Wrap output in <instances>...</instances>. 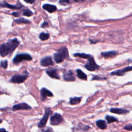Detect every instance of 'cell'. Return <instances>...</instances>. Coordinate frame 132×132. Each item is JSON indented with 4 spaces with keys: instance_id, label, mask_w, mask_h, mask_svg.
I'll use <instances>...</instances> for the list:
<instances>
[{
    "instance_id": "cell-19",
    "label": "cell",
    "mask_w": 132,
    "mask_h": 132,
    "mask_svg": "<svg viewBox=\"0 0 132 132\" xmlns=\"http://www.w3.org/2000/svg\"><path fill=\"white\" fill-rule=\"evenodd\" d=\"M82 97H70L69 100V103L71 105H77L80 103L81 102Z\"/></svg>"
},
{
    "instance_id": "cell-27",
    "label": "cell",
    "mask_w": 132,
    "mask_h": 132,
    "mask_svg": "<svg viewBox=\"0 0 132 132\" xmlns=\"http://www.w3.org/2000/svg\"><path fill=\"white\" fill-rule=\"evenodd\" d=\"M1 65L4 69H6L8 66V61L7 60H5L4 61H1Z\"/></svg>"
},
{
    "instance_id": "cell-21",
    "label": "cell",
    "mask_w": 132,
    "mask_h": 132,
    "mask_svg": "<svg viewBox=\"0 0 132 132\" xmlns=\"http://www.w3.org/2000/svg\"><path fill=\"white\" fill-rule=\"evenodd\" d=\"M105 118V119L106 120L108 124H110L111 123H113V122L118 121V119L116 118H115L113 116H109V115H106Z\"/></svg>"
},
{
    "instance_id": "cell-23",
    "label": "cell",
    "mask_w": 132,
    "mask_h": 132,
    "mask_svg": "<svg viewBox=\"0 0 132 132\" xmlns=\"http://www.w3.org/2000/svg\"><path fill=\"white\" fill-rule=\"evenodd\" d=\"M14 22L16 23V24H22V23H24V24H28V23H30V22L28 20H26V19H25L24 18H21L20 19H16L14 20Z\"/></svg>"
},
{
    "instance_id": "cell-8",
    "label": "cell",
    "mask_w": 132,
    "mask_h": 132,
    "mask_svg": "<svg viewBox=\"0 0 132 132\" xmlns=\"http://www.w3.org/2000/svg\"><path fill=\"white\" fill-rule=\"evenodd\" d=\"M40 96H41V100L42 101H45L47 97H53V94L52 92L48 90L47 89L45 88H42L40 90Z\"/></svg>"
},
{
    "instance_id": "cell-20",
    "label": "cell",
    "mask_w": 132,
    "mask_h": 132,
    "mask_svg": "<svg viewBox=\"0 0 132 132\" xmlns=\"http://www.w3.org/2000/svg\"><path fill=\"white\" fill-rule=\"evenodd\" d=\"M76 73H77V76L78 77V78L82 80H87V75L85 73H84L80 69H77Z\"/></svg>"
},
{
    "instance_id": "cell-28",
    "label": "cell",
    "mask_w": 132,
    "mask_h": 132,
    "mask_svg": "<svg viewBox=\"0 0 132 132\" xmlns=\"http://www.w3.org/2000/svg\"><path fill=\"white\" fill-rule=\"evenodd\" d=\"M41 132H54L53 129L50 127H47L46 128H42Z\"/></svg>"
},
{
    "instance_id": "cell-30",
    "label": "cell",
    "mask_w": 132,
    "mask_h": 132,
    "mask_svg": "<svg viewBox=\"0 0 132 132\" xmlns=\"http://www.w3.org/2000/svg\"><path fill=\"white\" fill-rule=\"evenodd\" d=\"M103 79H106V78L104 77H99L97 76H94L92 78V80H103Z\"/></svg>"
},
{
    "instance_id": "cell-25",
    "label": "cell",
    "mask_w": 132,
    "mask_h": 132,
    "mask_svg": "<svg viewBox=\"0 0 132 132\" xmlns=\"http://www.w3.org/2000/svg\"><path fill=\"white\" fill-rule=\"evenodd\" d=\"M22 14L24 16H31L33 14V12L31 10H30L29 9H26L23 12Z\"/></svg>"
},
{
    "instance_id": "cell-12",
    "label": "cell",
    "mask_w": 132,
    "mask_h": 132,
    "mask_svg": "<svg viewBox=\"0 0 132 132\" xmlns=\"http://www.w3.org/2000/svg\"><path fill=\"white\" fill-rule=\"evenodd\" d=\"M46 73L47 74L48 76H49L50 77L52 78H55L57 79H60V77L58 74L57 70L56 69H49L45 71Z\"/></svg>"
},
{
    "instance_id": "cell-29",
    "label": "cell",
    "mask_w": 132,
    "mask_h": 132,
    "mask_svg": "<svg viewBox=\"0 0 132 132\" xmlns=\"http://www.w3.org/2000/svg\"><path fill=\"white\" fill-rule=\"evenodd\" d=\"M131 128H132V125H131V124L130 123L129 124H128V125H126L125 126H124L123 128H124V129H126V130H127L131 131Z\"/></svg>"
},
{
    "instance_id": "cell-3",
    "label": "cell",
    "mask_w": 132,
    "mask_h": 132,
    "mask_svg": "<svg viewBox=\"0 0 132 132\" xmlns=\"http://www.w3.org/2000/svg\"><path fill=\"white\" fill-rule=\"evenodd\" d=\"M52 113L53 111H52L50 108L47 107L44 108V113L43 114V116L41 119V120L38 124V126L39 128H43L45 126L50 116L52 115Z\"/></svg>"
},
{
    "instance_id": "cell-22",
    "label": "cell",
    "mask_w": 132,
    "mask_h": 132,
    "mask_svg": "<svg viewBox=\"0 0 132 132\" xmlns=\"http://www.w3.org/2000/svg\"><path fill=\"white\" fill-rule=\"evenodd\" d=\"M73 55L74 57H78L84 59H88L91 57V55L90 54H86L85 53H75Z\"/></svg>"
},
{
    "instance_id": "cell-6",
    "label": "cell",
    "mask_w": 132,
    "mask_h": 132,
    "mask_svg": "<svg viewBox=\"0 0 132 132\" xmlns=\"http://www.w3.org/2000/svg\"><path fill=\"white\" fill-rule=\"evenodd\" d=\"M88 62L85 65V67L89 71H94L98 69L99 66L96 63L93 57H90L88 58Z\"/></svg>"
},
{
    "instance_id": "cell-10",
    "label": "cell",
    "mask_w": 132,
    "mask_h": 132,
    "mask_svg": "<svg viewBox=\"0 0 132 132\" xmlns=\"http://www.w3.org/2000/svg\"><path fill=\"white\" fill-rule=\"evenodd\" d=\"M30 109H31V107L26 103H22L14 105L12 108L13 111L19 110H29Z\"/></svg>"
},
{
    "instance_id": "cell-4",
    "label": "cell",
    "mask_w": 132,
    "mask_h": 132,
    "mask_svg": "<svg viewBox=\"0 0 132 132\" xmlns=\"http://www.w3.org/2000/svg\"><path fill=\"white\" fill-rule=\"evenodd\" d=\"M63 122L64 119L62 116L59 113L55 112L50 117V124L52 125H58Z\"/></svg>"
},
{
    "instance_id": "cell-14",
    "label": "cell",
    "mask_w": 132,
    "mask_h": 132,
    "mask_svg": "<svg viewBox=\"0 0 132 132\" xmlns=\"http://www.w3.org/2000/svg\"><path fill=\"white\" fill-rule=\"evenodd\" d=\"M110 112L111 113L118 114H125L129 112V110L123 109V108H111L110 109Z\"/></svg>"
},
{
    "instance_id": "cell-18",
    "label": "cell",
    "mask_w": 132,
    "mask_h": 132,
    "mask_svg": "<svg viewBox=\"0 0 132 132\" xmlns=\"http://www.w3.org/2000/svg\"><path fill=\"white\" fill-rule=\"evenodd\" d=\"M96 126L101 129H104L107 127V123L105 120H98L96 121Z\"/></svg>"
},
{
    "instance_id": "cell-31",
    "label": "cell",
    "mask_w": 132,
    "mask_h": 132,
    "mask_svg": "<svg viewBox=\"0 0 132 132\" xmlns=\"http://www.w3.org/2000/svg\"><path fill=\"white\" fill-rule=\"evenodd\" d=\"M11 14L14 17H19L20 16V13L18 12H13L11 13Z\"/></svg>"
},
{
    "instance_id": "cell-36",
    "label": "cell",
    "mask_w": 132,
    "mask_h": 132,
    "mask_svg": "<svg viewBox=\"0 0 132 132\" xmlns=\"http://www.w3.org/2000/svg\"><path fill=\"white\" fill-rule=\"evenodd\" d=\"M2 122V120H0V123H1Z\"/></svg>"
},
{
    "instance_id": "cell-7",
    "label": "cell",
    "mask_w": 132,
    "mask_h": 132,
    "mask_svg": "<svg viewBox=\"0 0 132 132\" xmlns=\"http://www.w3.org/2000/svg\"><path fill=\"white\" fill-rule=\"evenodd\" d=\"M28 74L26 75H18L15 74L12 76L10 81L13 83L20 84L23 82L27 78Z\"/></svg>"
},
{
    "instance_id": "cell-15",
    "label": "cell",
    "mask_w": 132,
    "mask_h": 132,
    "mask_svg": "<svg viewBox=\"0 0 132 132\" xmlns=\"http://www.w3.org/2000/svg\"><path fill=\"white\" fill-rule=\"evenodd\" d=\"M0 7H4V8H7L12 9H20L22 7V6L21 5H13L9 4L8 3H6V2H4L2 4H0Z\"/></svg>"
},
{
    "instance_id": "cell-2",
    "label": "cell",
    "mask_w": 132,
    "mask_h": 132,
    "mask_svg": "<svg viewBox=\"0 0 132 132\" xmlns=\"http://www.w3.org/2000/svg\"><path fill=\"white\" fill-rule=\"evenodd\" d=\"M68 57V50L65 46L61 47L59 50L58 52L54 54V59L57 63L62 62L65 58Z\"/></svg>"
},
{
    "instance_id": "cell-33",
    "label": "cell",
    "mask_w": 132,
    "mask_h": 132,
    "mask_svg": "<svg viewBox=\"0 0 132 132\" xmlns=\"http://www.w3.org/2000/svg\"><path fill=\"white\" fill-rule=\"evenodd\" d=\"M26 3L29 4H32L35 2V0H24Z\"/></svg>"
},
{
    "instance_id": "cell-16",
    "label": "cell",
    "mask_w": 132,
    "mask_h": 132,
    "mask_svg": "<svg viewBox=\"0 0 132 132\" xmlns=\"http://www.w3.org/2000/svg\"><path fill=\"white\" fill-rule=\"evenodd\" d=\"M101 54L104 58H112L115 57L118 54V53L117 51H112L102 52Z\"/></svg>"
},
{
    "instance_id": "cell-32",
    "label": "cell",
    "mask_w": 132,
    "mask_h": 132,
    "mask_svg": "<svg viewBox=\"0 0 132 132\" xmlns=\"http://www.w3.org/2000/svg\"><path fill=\"white\" fill-rule=\"evenodd\" d=\"M48 26V23H47V22H44L43 23V24L41 25V27L44 28V27H47Z\"/></svg>"
},
{
    "instance_id": "cell-5",
    "label": "cell",
    "mask_w": 132,
    "mask_h": 132,
    "mask_svg": "<svg viewBox=\"0 0 132 132\" xmlns=\"http://www.w3.org/2000/svg\"><path fill=\"white\" fill-rule=\"evenodd\" d=\"M32 60V57L28 54L22 53L17 54L13 59V62L15 64H18L23 60L30 61Z\"/></svg>"
},
{
    "instance_id": "cell-34",
    "label": "cell",
    "mask_w": 132,
    "mask_h": 132,
    "mask_svg": "<svg viewBox=\"0 0 132 132\" xmlns=\"http://www.w3.org/2000/svg\"><path fill=\"white\" fill-rule=\"evenodd\" d=\"M0 132H8V131H7L5 128H0Z\"/></svg>"
},
{
    "instance_id": "cell-26",
    "label": "cell",
    "mask_w": 132,
    "mask_h": 132,
    "mask_svg": "<svg viewBox=\"0 0 132 132\" xmlns=\"http://www.w3.org/2000/svg\"><path fill=\"white\" fill-rule=\"evenodd\" d=\"M70 0H59V4L62 6H66L69 4Z\"/></svg>"
},
{
    "instance_id": "cell-17",
    "label": "cell",
    "mask_w": 132,
    "mask_h": 132,
    "mask_svg": "<svg viewBox=\"0 0 132 132\" xmlns=\"http://www.w3.org/2000/svg\"><path fill=\"white\" fill-rule=\"evenodd\" d=\"M42 8L50 13H52L53 12H55L57 10V7L56 6L51 5V4H44L42 6Z\"/></svg>"
},
{
    "instance_id": "cell-24",
    "label": "cell",
    "mask_w": 132,
    "mask_h": 132,
    "mask_svg": "<svg viewBox=\"0 0 132 132\" xmlns=\"http://www.w3.org/2000/svg\"><path fill=\"white\" fill-rule=\"evenodd\" d=\"M50 37V35L47 33L41 32L39 35V38L42 41H44L48 39Z\"/></svg>"
},
{
    "instance_id": "cell-13",
    "label": "cell",
    "mask_w": 132,
    "mask_h": 132,
    "mask_svg": "<svg viewBox=\"0 0 132 132\" xmlns=\"http://www.w3.org/2000/svg\"><path fill=\"white\" fill-rule=\"evenodd\" d=\"M63 79L67 81H74L75 80V77L73 72L71 71H68V72L64 73Z\"/></svg>"
},
{
    "instance_id": "cell-1",
    "label": "cell",
    "mask_w": 132,
    "mask_h": 132,
    "mask_svg": "<svg viewBox=\"0 0 132 132\" xmlns=\"http://www.w3.org/2000/svg\"><path fill=\"white\" fill-rule=\"evenodd\" d=\"M20 44L19 41L14 38L8 40L7 43L0 45V55L2 57H5L8 54H11L13 51Z\"/></svg>"
},
{
    "instance_id": "cell-35",
    "label": "cell",
    "mask_w": 132,
    "mask_h": 132,
    "mask_svg": "<svg viewBox=\"0 0 132 132\" xmlns=\"http://www.w3.org/2000/svg\"><path fill=\"white\" fill-rule=\"evenodd\" d=\"M73 1H74V2H84L85 0H73Z\"/></svg>"
},
{
    "instance_id": "cell-11",
    "label": "cell",
    "mask_w": 132,
    "mask_h": 132,
    "mask_svg": "<svg viewBox=\"0 0 132 132\" xmlns=\"http://www.w3.org/2000/svg\"><path fill=\"white\" fill-rule=\"evenodd\" d=\"M40 64L43 67H47L54 65V62L52 60V57L48 56L42 59L40 61Z\"/></svg>"
},
{
    "instance_id": "cell-9",
    "label": "cell",
    "mask_w": 132,
    "mask_h": 132,
    "mask_svg": "<svg viewBox=\"0 0 132 132\" xmlns=\"http://www.w3.org/2000/svg\"><path fill=\"white\" fill-rule=\"evenodd\" d=\"M132 70V67L131 66L130 67H127L125 68H124L122 69L117 70L114 71H112L111 72V75H117V76H123L126 72L128 71H131Z\"/></svg>"
}]
</instances>
